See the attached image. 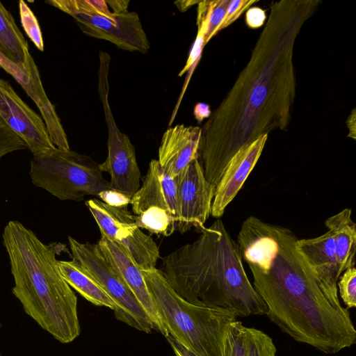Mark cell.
Listing matches in <instances>:
<instances>
[{
    "label": "cell",
    "mask_w": 356,
    "mask_h": 356,
    "mask_svg": "<svg viewBox=\"0 0 356 356\" xmlns=\"http://www.w3.org/2000/svg\"><path fill=\"white\" fill-rule=\"evenodd\" d=\"M72 17L88 36L108 41L125 51L146 54L149 49V41L136 12L77 14Z\"/></svg>",
    "instance_id": "30bf717a"
},
{
    "label": "cell",
    "mask_w": 356,
    "mask_h": 356,
    "mask_svg": "<svg viewBox=\"0 0 356 356\" xmlns=\"http://www.w3.org/2000/svg\"><path fill=\"white\" fill-rule=\"evenodd\" d=\"M337 290L346 308L356 307V268L350 267L344 270L337 282Z\"/></svg>",
    "instance_id": "f1b7e54d"
},
{
    "label": "cell",
    "mask_w": 356,
    "mask_h": 356,
    "mask_svg": "<svg viewBox=\"0 0 356 356\" xmlns=\"http://www.w3.org/2000/svg\"><path fill=\"white\" fill-rule=\"evenodd\" d=\"M257 0H229L222 29L234 22L250 6Z\"/></svg>",
    "instance_id": "4dcf8cb0"
},
{
    "label": "cell",
    "mask_w": 356,
    "mask_h": 356,
    "mask_svg": "<svg viewBox=\"0 0 356 356\" xmlns=\"http://www.w3.org/2000/svg\"><path fill=\"white\" fill-rule=\"evenodd\" d=\"M0 117L25 143L33 155L56 147L43 119L20 98L7 81L1 78Z\"/></svg>",
    "instance_id": "7c38bea8"
},
{
    "label": "cell",
    "mask_w": 356,
    "mask_h": 356,
    "mask_svg": "<svg viewBox=\"0 0 356 356\" xmlns=\"http://www.w3.org/2000/svg\"><path fill=\"white\" fill-rule=\"evenodd\" d=\"M141 270L167 333L197 356H224L228 327L238 317L235 312L193 305L173 290L159 269Z\"/></svg>",
    "instance_id": "5b68a950"
},
{
    "label": "cell",
    "mask_w": 356,
    "mask_h": 356,
    "mask_svg": "<svg viewBox=\"0 0 356 356\" xmlns=\"http://www.w3.org/2000/svg\"><path fill=\"white\" fill-rule=\"evenodd\" d=\"M165 337L171 346L175 356H197L181 345L170 334Z\"/></svg>",
    "instance_id": "836d02e7"
},
{
    "label": "cell",
    "mask_w": 356,
    "mask_h": 356,
    "mask_svg": "<svg viewBox=\"0 0 356 356\" xmlns=\"http://www.w3.org/2000/svg\"><path fill=\"white\" fill-rule=\"evenodd\" d=\"M29 175L35 186L60 200L79 202L110 188L97 163L70 149L55 147L33 155Z\"/></svg>",
    "instance_id": "8992f818"
},
{
    "label": "cell",
    "mask_w": 356,
    "mask_h": 356,
    "mask_svg": "<svg viewBox=\"0 0 356 356\" xmlns=\"http://www.w3.org/2000/svg\"><path fill=\"white\" fill-rule=\"evenodd\" d=\"M179 220L181 233L192 227L201 232L211 215L216 188L206 179L197 159L192 161L176 177Z\"/></svg>",
    "instance_id": "9c48e42d"
},
{
    "label": "cell",
    "mask_w": 356,
    "mask_h": 356,
    "mask_svg": "<svg viewBox=\"0 0 356 356\" xmlns=\"http://www.w3.org/2000/svg\"><path fill=\"white\" fill-rule=\"evenodd\" d=\"M135 219L139 228L164 236H170L177 225V222L172 216L158 207L148 208L140 215L135 216Z\"/></svg>",
    "instance_id": "603a6c76"
},
{
    "label": "cell",
    "mask_w": 356,
    "mask_h": 356,
    "mask_svg": "<svg viewBox=\"0 0 356 356\" xmlns=\"http://www.w3.org/2000/svg\"><path fill=\"white\" fill-rule=\"evenodd\" d=\"M1 322H0V327H1ZM0 356H2L1 353V351H0Z\"/></svg>",
    "instance_id": "f35d334b"
},
{
    "label": "cell",
    "mask_w": 356,
    "mask_h": 356,
    "mask_svg": "<svg viewBox=\"0 0 356 356\" xmlns=\"http://www.w3.org/2000/svg\"><path fill=\"white\" fill-rule=\"evenodd\" d=\"M210 106L205 103H197L195 105L193 115L198 123H201L205 118H209L211 114Z\"/></svg>",
    "instance_id": "e575fe53"
},
{
    "label": "cell",
    "mask_w": 356,
    "mask_h": 356,
    "mask_svg": "<svg viewBox=\"0 0 356 356\" xmlns=\"http://www.w3.org/2000/svg\"><path fill=\"white\" fill-rule=\"evenodd\" d=\"M102 254L124 280L153 322L156 330L164 337L168 333L161 322L147 289L141 269L128 252L118 243L102 236L97 243Z\"/></svg>",
    "instance_id": "2e32d148"
},
{
    "label": "cell",
    "mask_w": 356,
    "mask_h": 356,
    "mask_svg": "<svg viewBox=\"0 0 356 356\" xmlns=\"http://www.w3.org/2000/svg\"><path fill=\"white\" fill-rule=\"evenodd\" d=\"M209 13V1H200L197 4V33L195 40L193 42L191 50L189 53L188 58L186 63L183 69L179 72V76H181L186 72H188V76L186 80L184 90L181 93V97L184 92L185 88L188 86L190 76L193 71L197 65L203 50L204 47L206 45L205 37L208 27V18Z\"/></svg>",
    "instance_id": "7402d4cb"
},
{
    "label": "cell",
    "mask_w": 356,
    "mask_h": 356,
    "mask_svg": "<svg viewBox=\"0 0 356 356\" xmlns=\"http://www.w3.org/2000/svg\"><path fill=\"white\" fill-rule=\"evenodd\" d=\"M102 236L120 245L141 270L155 268L160 257L159 247L153 238L141 231L135 215L127 207H110L99 199L86 202Z\"/></svg>",
    "instance_id": "ba28073f"
},
{
    "label": "cell",
    "mask_w": 356,
    "mask_h": 356,
    "mask_svg": "<svg viewBox=\"0 0 356 356\" xmlns=\"http://www.w3.org/2000/svg\"><path fill=\"white\" fill-rule=\"evenodd\" d=\"M60 273L70 285L88 301L96 306L115 309V304L96 280L78 263L58 261Z\"/></svg>",
    "instance_id": "ffe728a7"
},
{
    "label": "cell",
    "mask_w": 356,
    "mask_h": 356,
    "mask_svg": "<svg viewBox=\"0 0 356 356\" xmlns=\"http://www.w3.org/2000/svg\"><path fill=\"white\" fill-rule=\"evenodd\" d=\"M200 1L195 0L177 1L175 2V4L181 12H185L195 4H198Z\"/></svg>",
    "instance_id": "74e56055"
},
{
    "label": "cell",
    "mask_w": 356,
    "mask_h": 356,
    "mask_svg": "<svg viewBox=\"0 0 356 356\" xmlns=\"http://www.w3.org/2000/svg\"><path fill=\"white\" fill-rule=\"evenodd\" d=\"M46 3L72 17L77 14L109 15L111 13L104 0H49Z\"/></svg>",
    "instance_id": "cb8c5ba5"
},
{
    "label": "cell",
    "mask_w": 356,
    "mask_h": 356,
    "mask_svg": "<svg viewBox=\"0 0 356 356\" xmlns=\"http://www.w3.org/2000/svg\"><path fill=\"white\" fill-rule=\"evenodd\" d=\"M296 247L325 296L341 307L337 282L341 273L331 233L327 231L315 238L298 239Z\"/></svg>",
    "instance_id": "5bb4252c"
},
{
    "label": "cell",
    "mask_w": 356,
    "mask_h": 356,
    "mask_svg": "<svg viewBox=\"0 0 356 356\" xmlns=\"http://www.w3.org/2000/svg\"><path fill=\"white\" fill-rule=\"evenodd\" d=\"M29 52L26 40L12 15L0 1V54L13 64L22 66Z\"/></svg>",
    "instance_id": "44dd1931"
},
{
    "label": "cell",
    "mask_w": 356,
    "mask_h": 356,
    "mask_svg": "<svg viewBox=\"0 0 356 356\" xmlns=\"http://www.w3.org/2000/svg\"><path fill=\"white\" fill-rule=\"evenodd\" d=\"M325 225L333 238L340 273L355 266L356 225L352 219V210L343 209L328 218Z\"/></svg>",
    "instance_id": "d6986e66"
},
{
    "label": "cell",
    "mask_w": 356,
    "mask_h": 356,
    "mask_svg": "<svg viewBox=\"0 0 356 356\" xmlns=\"http://www.w3.org/2000/svg\"><path fill=\"white\" fill-rule=\"evenodd\" d=\"M107 5L112 8V13L115 14L124 13L128 12V0H109L106 1Z\"/></svg>",
    "instance_id": "d590c367"
},
{
    "label": "cell",
    "mask_w": 356,
    "mask_h": 356,
    "mask_svg": "<svg viewBox=\"0 0 356 356\" xmlns=\"http://www.w3.org/2000/svg\"><path fill=\"white\" fill-rule=\"evenodd\" d=\"M224 356H248L247 327L236 320L228 327Z\"/></svg>",
    "instance_id": "d4e9b609"
},
{
    "label": "cell",
    "mask_w": 356,
    "mask_h": 356,
    "mask_svg": "<svg viewBox=\"0 0 356 356\" xmlns=\"http://www.w3.org/2000/svg\"><path fill=\"white\" fill-rule=\"evenodd\" d=\"M193 243L162 259L159 269L173 290L196 305L230 309L238 317L264 315L267 307L245 271L237 242L220 219Z\"/></svg>",
    "instance_id": "3957f363"
},
{
    "label": "cell",
    "mask_w": 356,
    "mask_h": 356,
    "mask_svg": "<svg viewBox=\"0 0 356 356\" xmlns=\"http://www.w3.org/2000/svg\"><path fill=\"white\" fill-rule=\"evenodd\" d=\"M103 108L108 128V154L104 162L99 164V169L111 175L110 188L131 199L140 188L141 178L135 147L127 135L120 131L110 106Z\"/></svg>",
    "instance_id": "8fae6325"
},
{
    "label": "cell",
    "mask_w": 356,
    "mask_h": 356,
    "mask_svg": "<svg viewBox=\"0 0 356 356\" xmlns=\"http://www.w3.org/2000/svg\"><path fill=\"white\" fill-rule=\"evenodd\" d=\"M72 260L80 264L115 304V317L146 333L156 327L130 289L107 262L97 243H81L68 236Z\"/></svg>",
    "instance_id": "52a82bcc"
},
{
    "label": "cell",
    "mask_w": 356,
    "mask_h": 356,
    "mask_svg": "<svg viewBox=\"0 0 356 356\" xmlns=\"http://www.w3.org/2000/svg\"><path fill=\"white\" fill-rule=\"evenodd\" d=\"M28 149L25 143L13 132L0 117V159L4 155Z\"/></svg>",
    "instance_id": "f546056e"
},
{
    "label": "cell",
    "mask_w": 356,
    "mask_h": 356,
    "mask_svg": "<svg viewBox=\"0 0 356 356\" xmlns=\"http://www.w3.org/2000/svg\"><path fill=\"white\" fill-rule=\"evenodd\" d=\"M297 240L291 229L251 216L237 244L269 319L295 341L335 354L356 343V330L348 309L334 305L320 287Z\"/></svg>",
    "instance_id": "7a4b0ae2"
},
{
    "label": "cell",
    "mask_w": 356,
    "mask_h": 356,
    "mask_svg": "<svg viewBox=\"0 0 356 356\" xmlns=\"http://www.w3.org/2000/svg\"><path fill=\"white\" fill-rule=\"evenodd\" d=\"M132 211L138 216L148 208L158 207L167 211L178 222V206L175 177L167 174L158 160L152 159L143 185L131 199Z\"/></svg>",
    "instance_id": "e0dca14e"
},
{
    "label": "cell",
    "mask_w": 356,
    "mask_h": 356,
    "mask_svg": "<svg viewBox=\"0 0 356 356\" xmlns=\"http://www.w3.org/2000/svg\"><path fill=\"white\" fill-rule=\"evenodd\" d=\"M229 0L209 1L208 27L205 37L206 44L219 31L222 30Z\"/></svg>",
    "instance_id": "83f0119b"
},
{
    "label": "cell",
    "mask_w": 356,
    "mask_h": 356,
    "mask_svg": "<svg viewBox=\"0 0 356 356\" xmlns=\"http://www.w3.org/2000/svg\"><path fill=\"white\" fill-rule=\"evenodd\" d=\"M264 135L238 150L228 163L216 187L211 215L219 218L256 165L267 141Z\"/></svg>",
    "instance_id": "9a60e30c"
},
{
    "label": "cell",
    "mask_w": 356,
    "mask_h": 356,
    "mask_svg": "<svg viewBox=\"0 0 356 356\" xmlns=\"http://www.w3.org/2000/svg\"><path fill=\"white\" fill-rule=\"evenodd\" d=\"M355 109L353 108L352 112L350 113V115L348 116L346 124L348 126V128L349 129V134L348 135V137L352 138L353 139L355 140V134H356V115H355Z\"/></svg>",
    "instance_id": "8d00e7d4"
},
{
    "label": "cell",
    "mask_w": 356,
    "mask_h": 356,
    "mask_svg": "<svg viewBox=\"0 0 356 356\" xmlns=\"http://www.w3.org/2000/svg\"><path fill=\"white\" fill-rule=\"evenodd\" d=\"M0 67L14 77L35 102L54 146L60 149L69 150L66 133L54 106L45 93L38 69L30 53L26 54V61L22 66H17L0 56Z\"/></svg>",
    "instance_id": "4fadbf2b"
},
{
    "label": "cell",
    "mask_w": 356,
    "mask_h": 356,
    "mask_svg": "<svg viewBox=\"0 0 356 356\" xmlns=\"http://www.w3.org/2000/svg\"><path fill=\"white\" fill-rule=\"evenodd\" d=\"M248 356H276L273 339L263 331L247 327Z\"/></svg>",
    "instance_id": "484cf974"
},
{
    "label": "cell",
    "mask_w": 356,
    "mask_h": 356,
    "mask_svg": "<svg viewBox=\"0 0 356 356\" xmlns=\"http://www.w3.org/2000/svg\"><path fill=\"white\" fill-rule=\"evenodd\" d=\"M97 197L106 204L116 208L127 207L131 202L124 193L111 188L101 191Z\"/></svg>",
    "instance_id": "1f68e13d"
},
{
    "label": "cell",
    "mask_w": 356,
    "mask_h": 356,
    "mask_svg": "<svg viewBox=\"0 0 356 356\" xmlns=\"http://www.w3.org/2000/svg\"><path fill=\"white\" fill-rule=\"evenodd\" d=\"M320 0L273 1L250 58L201 127L197 160L216 188L242 147L290 124L296 93L293 49Z\"/></svg>",
    "instance_id": "6da1fadb"
},
{
    "label": "cell",
    "mask_w": 356,
    "mask_h": 356,
    "mask_svg": "<svg viewBox=\"0 0 356 356\" xmlns=\"http://www.w3.org/2000/svg\"><path fill=\"white\" fill-rule=\"evenodd\" d=\"M2 237L14 279L12 293L24 312L59 342L73 341L81 332L77 298L56 259L65 245L44 244L17 220L7 223Z\"/></svg>",
    "instance_id": "277c9868"
},
{
    "label": "cell",
    "mask_w": 356,
    "mask_h": 356,
    "mask_svg": "<svg viewBox=\"0 0 356 356\" xmlns=\"http://www.w3.org/2000/svg\"><path fill=\"white\" fill-rule=\"evenodd\" d=\"M201 127L177 124L163 134L158 161L163 170L176 177L194 159H197Z\"/></svg>",
    "instance_id": "ac0fdd59"
},
{
    "label": "cell",
    "mask_w": 356,
    "mask_h": 356,
    "mask_svg": "<svg viewBox=\"0 0 356 356\" xmlns=\"http://www.w3.org/2000/svg\"><path fill=\"white\" fill-rule=\"evenodd\" d=\"M19 10L22 26L31 41L41 51L44 50V42L39 23L26 3L19 1Z\"/></svg>",
    "instance_id": "4316f807"
},
{
    "label": "cell",
    "mask_w": 356,
    "mask_h": 356,
    "mask_svg": "<svg viewBox=\"0 0 356 356\" xmlns=\"http://www.w3.org/2000/svg\"><path fill=\"white\" fill-rule=\"evenodd\" d=\"M266 11L257 6L249 8L245 13V23L250 29L262 26L266 20Z\"/></svg>",
    "instance_id": "d6a6232c"
}]
</instances>
